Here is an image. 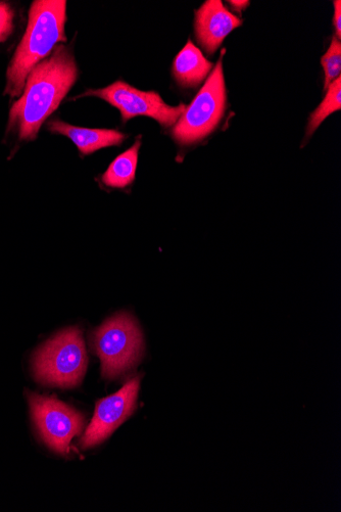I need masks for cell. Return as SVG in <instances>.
Segmentation results:
<instances>
[{"label": "cell", "mask_w": 341, "mask_h": 512, "mask_svg": "<svg viewBox=\"0 0 341 512\" xmlns=\"http://www.w3.org/2000/svg\"><path fill=\"white\" fill-rule=\"evenodd\" d=\"M94 348L102 360L103 377L116 379L132 369L143 354V337L128 313L108 319L94 333Z\"/></svg>", "instance_id": "obj_5"}, {"label": "cell", "mask_w": 341, "mask_h": 512, "mask_svg": "<svg viewBox=\"0 0 341 512\" xmlns=\"http://www.w3.org/2000/svg\"><path fill=\"white\" fill-rule=\"evenodd\" d=\"M33 367L35 378L42 384L61 388L78 386L87 367L81 331L67 329L46 342L36 352Z\"/></svg>", "instance_id": "obj_3"}, {"label": "cell", "mask_w": 341, "mask_h": 512, "mask_svg": "<svg viewBox=\"0 0 341 512\" xmlns=\"http://www.w3.org/2000/svg\"><path fill=\"white\" fill-rule=\"evenodd\" d=\"M213 68V63L204 57L191 40H188L176 57L172 69L173 76L180 86L196 88L208 78Z\"/></svg>", "instance_id": "obj_11"}, {"label": "cell", "mask_w": 341, "mask_h": 512, "mask_svg": "<svg viewBox=\"0 0 341 512\" xmlns=\"http://www.w3.org/2000/svg\"><path fill=\"white\" fill-rule=\"evenodd\" d=\"M67 2L36 0L29 11L27 30L7 72L5 95L21 97L30 72L51 56L60 42H66Z\"/></svg>", "instance_id": "obj_2"}, {"label": "cell", "mask_w": 341, "mask_h": 512, "mask_svg": "<svg viewBox=\"0 0 341 512\" xmlns=\"http://www.w3.org/2000/svg\"><path fill=\"white\" fill-rule=\"evenodd\" d=\"M207 82L186 107L172 130V136L181 146L200 143L219 126L227 107V92L223 72V55Z\"/></svg>", "instance_id": "obj_4"}, {"label": "cell", "mask_w": 341, "mask_h": 512, "mask_svg": "<svg viewBox=\"0 0 341 512\" xmlns=\"http://www.w3.org/2000/svg\"><path fill=\"white\" fill-rule=\"evenodd\" d=\"M228 4L233 8L235 12L240 13L249 7L250 2H229Z\"/></svg>", "instance_id": "obj_17"}, {"label": "cell", "mask_w": 341, "mask_h": 512, "mask_svg": "<svg viewBox=\"0 0 341 512\" xmlns=\"http://www.w3.org/2000/svg\"><path fill=\"white\" fill-rule=\"evenodd\" d=\"M324 70V89L340 77L341 73V43L335 36L332 38L328 51L321 59Z\"/></svg>", "instance_id": "obj_14"}, {"label": "cell", "mask_w": 341, "mask_h": 512, "mask_svg": "<svg viewBox=\"0 0 341 512\" xmlns=\"http://www.w3.org/2000/svg\"><path fill=\"white\" fill-rule=\"evenodd\" d=\"M78 68L68 46L57 45L53 54L40 62L28 75L23 95L13 105L9 130L22 141H34L44 121L66 98L75 84Z\"/></svg>", "instance_id": "obj_1"}, {"label": "cell", "mask_w": 341, "mask_h": 512, "mask_svg": "<svg viewBox=\"0 0 341 512\" xmlns=\"http://www.w3.org/2000/svg\"><path fill=\"white\" fill-rule=\"evenodd\" d=\"M334 17H333V25L336 31V38L340 40L341 37V3L339 0L334 2Z\"/></svg>", "instance_id": "obj_16"}, {"label": "cell", "mask_w": 341, "mask_h": 512, "mask_svg": "<svg viewBox=\"0 0 341 512\" xmlns=\"http://www.w3.org/2000/svg\"><path fill=\"white\" fill-rule=\"evenodd\" d=\"M241 24L242 21L229 12L220 0H208L196 12L194 28L202 48L213 55L224 39Z\"/></svg>", "instance_id": "obj_9"}, {"label": "cell", "mask_w": 341, "mask_h": 512, "mask_svg": "<svg viewBox=\"0 0 341 512\" xmlns=\"http://www.w3.org/2000/svg\"><path fill=\"white\" fill-rule=\"evenodd\" d=\"M140 147L139 137L129 150L117 157L110 165L103 175V182L109 188L124 189L134 181Z\"/></svg>", "instance_id": "obj_12"}, {"label": "cell", "mask_w": 341, "mask_h": 512, "mask_svg": "<svg viewBox=\"0 0 341 512\" xmlns=\"http://www.w3.org/2000/svg\"><path fill=\"white\" fill-rule=\"evenodd\" d=\"M14 29V11L6 3H0V43L5 42Z\"/></svg>", "instance_id": "obj_15"}, {"label": "cell", "mask_w": 341, "mask_h": 512, "mask_svg": "<svg viewBox=\"0 0 341 512\" xmlns=\"http://www.w3.org/2000/svg\"><path fill=\"white\" fill-rule=\"evenodd\" d=\"M48 130L71 139L82 155H90L104 148L121 146L126 135L114 129H89L55 120Z\"/></svg>", "instance_id": "obj_10"}, {"label": "cell", "mask_w": 341, "mask_h": 512, "mask_svg": "<svg viewBox=\"0 0 341 512\" xmlns=\"http://www.w3.org/2000/svg\"><path fill=\"white\" fill-rule=\"evenodd\" d=\"M28 399L33 421L44 443L67 455L71 440L83 432V415L54 397L29 394Z\"/></svg>", "instance_id": "obj_7"}, {"label": "cell", "mask_w": 341, "mask_h": 512, "mask_svg": "<svg viewBox=\"0 0 341 512\" xmlns=\"http://www.w3.org/2000/svg\"><path fill=\"white\" fill-rule=\"evenodd\" d=\"M326 90L325 99L310 116L307 137H311L328 116L341 109V78H337Z\"/></svg>", "instance_id": "obj_13"}, {"label": "cell", "mask_w": 341, "mask_h": 512, "mask_svg": "<svg viewBox=\"0 0 341 512\" xmlns=\"http://www.w3.org/2000/svg\"><path fill=\"white\" fill-rule=\"evenodd\" d=\"M96 97L118 109L125 123L137 116L156 120L162 127H174L186 110L181 104L169 106L156 91H141L119 80L102 89H91L78 98Z\"/></svg>", "instance_id": "obj_6"}, {"label": "cell", "mask_w": 341, "mask_h": 512, "mask_svg": "<svg viewBox=\"0 0 341 512\" xmlns=\"http://www.w3.org/2000/svg\"><path fill=\"white\" fill-rule=\"evenodd\" d=\"M140 378L127 382L116 394L96 403L95 413L80 441L83 449L94 447L107 440L136 409Z\"/></svg>", "instance_id": "obj_8"}]
</instances>
